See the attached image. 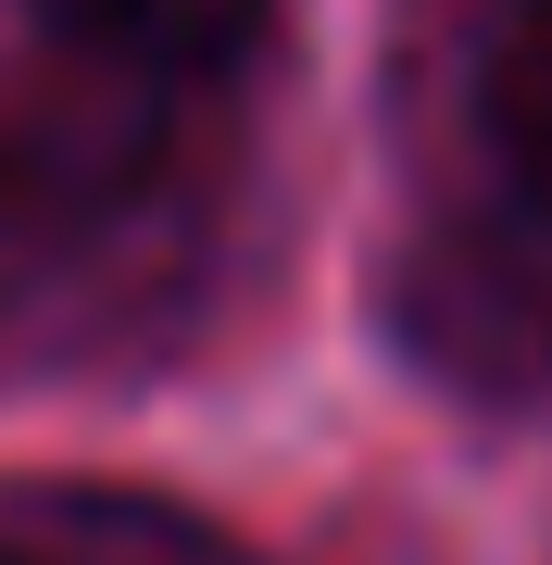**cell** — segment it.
Masks as SVG:
<instances>
[{"label": "cell", "instance_id": "cell-1", "mask_svg": "<svg viewBox=\"0 0 552 565\" xmlns=\"http://www.w3.org/2000/svg\"><path fill=\"white\" fill-rule=\"evenodd\" d=\"M0 565H264V553L126 478H0Z\"/></svg>", "mask_w": 552, "mask_h": 565}, {"label": "cell", "instance_id": "cell-2", "mask_svg": "<svg viewBox=\"0 0 552 565\" xmlns=\"http://www.w3.org/2000/svg\"><path fill=\"white\" fill-rule=\"evenodd\" d=\"M63 39H88L101 63L126 76H214V63L251 51V25H264V0H39Z\"/></svg>", "mask_w": 552, "mask_h": 565}, {"label": "cell", "instance_id": "cell-3", "mask_svg": "<svg viewBox=\"0 0 552 565\" xmlns=\"http://www.w3.org/2000/svg\"><path fill=\"white\" fill-rule=\"evenodd\" d=\"M477 126H490V151H502V202H528L552 226V0H528V13L490 39Z\"/></svg>", "mask_w": 552, "mask_h": 565}]
</instances>
